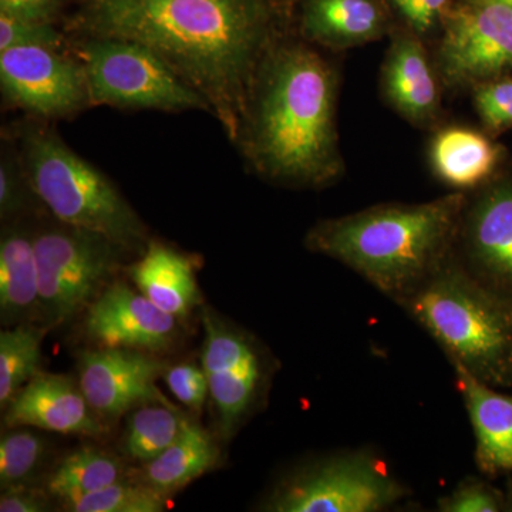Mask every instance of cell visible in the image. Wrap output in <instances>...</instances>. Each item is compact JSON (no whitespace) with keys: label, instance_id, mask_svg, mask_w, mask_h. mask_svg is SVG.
<instances>
[{"label":"cell","instance_id":"33","mask_svg":"<svg viewBox=\"0 0 512 512\" xmlns=\"http://www.w3.org/2000/svg\"><path fill=\"white\" fill-rule=\"evenodd\" d=\"M63 0H0V10L13 18L49 23Z\"/></svg>","mask_w":512,"mask_h":512},{"label":"cell","instance_id":"21","mask_svg":"<svg viewBox=\"0 0 512 512\" xmlns=\"http://www.w3.org/2000/svg\"><path fill=\"white\" fill-rule=\"evenodd\" d=\"M305 25L320 42L355 45L377 35L380 15L370 0H312Z\"/></svg>","mask_w":512,"mask_h":512},{"label":"cell","instance_id":"37","mask_svg":"<svg viewBox=\"0 0 512 512\" xmlns=\"http://www.w3.org/2000/svg\"><path fill=\"white\" fill-rule=\"evenodd\" d=\"M511 510H512V498H511Z\"/></svg>","mask_w":512,"mask_h":512},{"label":"cell","instance_id":"23","mask_svg":"<svg viewBox=\"0 0 512 512\" xmlns=\"http://www.w3.org/2000/svg\"><path fill=\"white\" fill-rule=\"evenodd\" d=\"M124 478L123 464L116 457L97 448L83 447L64 458L50 474L46 488L52 497L66 503Z\"/></svg>","mask_w":512,"mask_h":512},{"label":"cell","instance_id":"9","mask_svg":"<svg viewBox=\"0 0 512 512\" xmlns=\"http://www.w3.org/2000/svg\"><path fill=\"white\" fill-rule=\"evenodd\" d=\"M0 84L10 103L56 119L90 104L82 62L47 47H13L0 52Z\"/></svg>","mask_w":512,"mask_h":512},{"label":"cell","instance_id":"20","mask_svg":"<svg viewBox=\"0 0 512 512\" xmlns=\"http://www.w3.org/2000/svg\"><path fill=\"white\" fill-rule=\"evenodd\" d=\"M497 147L476 131L450 128L441 131L431 148L434 168L443 180L457 187H473L494 170Z\"/></svg>","mask_w":512,"mask_h":512},{"label":"cell","instance_id":"30","mask_svg":"<svg viewBox=\"0 0 512 512\" xmlns=\"http://www.w3.org/2000/svg\"><path fill=\"white\" fill-rule=\"evenodd\" d=\"M477 109L488 127L503 128L512 124V80L490 84L478 90Z\"/></svg>","mask_w":512,"mask_h":512},{"label":"cell","instance_id":"27","mask_svg":"<svg viewBox=\"0 0 512 512\" xmlns=\"http://www.w3.org/2000/svg\"><path fill=\"white\" fill-rule=\"evenodd\" d=\"M42 437L28 430H13L0 440V487H22L36 476L45 457Z\"/></svg>","mask_w":512,"mask_h":512},{"label":"cell","instance_id":"13","mask_svg":"<svg viewBox=\"0 0 512 512\" xmlns=\"http://www.w3.org/2000/svg\"><path fill=\"white\" fill-rule=\"evenodd\" d=\"M87 336L100 348L164 352L177 336V318L123 282L107 286L87 306Z\"/></svg>","mask_w":512,"mask_h":512},{"label":"cell","instance_id":"32","mask_svg":"<svg viewBox=\"0 0 512 512\" xmlns=\"http://www.w3.org/2000/svg\"><path fill=\"white\" fill-rule=\"evenodd\" d=\"M443 511L450 512H494L500 510L497 500L487 488L480 484L464 485L444 501Z\"/></svg>","mask_w":512,"mask_h":512},{"label":"cell","instance_id":"12","mask_svg":"<svg viewBox=\"0 0 512 512\" xmlns=\"http://www.w3.org/2000/svg\"><path fill=\"white\" fill-rule=\"evenodd\" d=\"M168 366L154 353L100 348L80 356L79 383L94 412L119 419L147 403H170L157 387Z\"/></svg>","mask_w":512,"mask_h":512},{"label":"cell","instance_id":"31","mask_svg":"<svg viewBox=\"0 0 512 512\" xmlns=\"http://www.w3.org/2000/svg\"><path fill=\"white\" fill-rule=\"evenodd\" d=\"M26 202L25 184L18 167L12 161H2L0 165V214L8 218L22 210Z\"/></svg>","mask_w":512,"mask_h":512},{"label":"cell","instance_id":"11","mask_svg":"<svg viewBox=\"0 0 512 512\" xmlns=\"http://www.w3.org/2000/svg\"><path fill=\"white\" fill-rule=\"evenodd\" d=\"M202 325L205 338L201 366L221 434L229 439L255 402L262 379L261 359L252 343L211 309L202 312Z\"/></svg>","mask_w":512,"mask_h":512},{"label":"cell","instance_id":"8","mask_svg":"<svg viewBox=\"0 0 512 512\" xmlns=\"http://www.w3.org/2000/svg\"><path fill=\"white\" fill-rule=\"evenodd\" d=\"M399 485L365 460L330 461L282 485L266 510L276 512H372L400 497Z\"/></svg>","mask_w":512,"mask_h":512},{"label":"cell","instance_id":"2","mask_svg":"<svg viewBox=\"0 0 512 512\" xmlns=\"http://www.w3.org/2000/svg\"><path fill=\"white\" fill-rule=\"evenodd\" d=\"M249 101L248 151L271 177L320 184L338 175L335 76L308 47L285 46L262 64Z\"/></svg>","mask_w":512,"mask_h":512},{"label":"cell","instance_id":"16","mask_svg":"<svg viewBox=\"0 0 512 512\" xmlns=\"http://www.w3.org/2000/svg\"><path fill=\"white\" fill-rule=\"evenodd\" d=\"M130 278L154 305L177 319L187 318L200 303L190 258L157 242L130 266Z\"/></svg>","mask_w":512,"mask_h":512},{"label":"cell","instance_id":"7","mask_svg":"<svg viewBox=\"0 0 512 512\" xmlns=\"http://www.w3.org/2000/svg\"><path fill=\"white\" fill-rule=\"evenodd\" d=\"M121 245L70 225L35 237L40 305L47 328L90 305L119 264Z\"/></svg>","mask_w":512,"mask_h":512},{"label":"cell","instance_id":"3","mask_svg":"<svg viewBox=\"0 0 512 512\" xmlns=\"http://www.w3.org/2000/svg\"><path fill=\"white\" fill-rule=\"evenodd\" d=\"M463 204V195H448L359 212L318 225L308 245L356 269L384 292L404 291L440 254Z\"/></svg>","mask_w":512,"mask_h":512},{"label":"cell","instance_id":"29","mask_svg":"<svg viewBox=\"0 0 512 512\" xmlns=\"http://www.w3.org/2000/svg\"><path fill=\"white\" fill-rule=\"evenodd\" d=\"M164 379L168 389L181 403L194 412H200L205 399L210 394L207 375L202 366L183 363V365L168 367Z\"/></svg>","mask_w":512,"mask_h":512},{"label":"cell","instance_id":"5","mask_svg":"<svg viewBox=\"0 0 512 512\" xmlns=\"http://www.w3.org/2000/svg\"><path fill=\"white\" fill-rule=\"evenodd\" d=\"M416 318L480 380H505L512 372V320L463 275L434 279L410 299Z\"/></svg>","mask_w":512,"mask_h":512},{"label":"cell","instance_id":"10","mask_svg":"<svg viewBox=\"0 0 512 512\" xmlns=\"http://www.w3.org/2000/svg\"><path fill=\"white\" fill-rule=\"evenodd\" d=\"M441 69L453 83L495 76L512 64V8L474 0L448 13Z\"/></svg>","mask_w":512,"mask_h":512},{"label":"cell","instance_id":"22","mask_svg":"<svg viewBox=\"0 0 512 512\" xmlns=\"http://www.w3.org/2000/svg\"><path fill=\"white\" fill-rule=\"evenodd\" d=\"M471 234L483 264L512 282V188H497L481 201Z\"/></svg>","mask_w":512,"mask_h":512},{"label":"cell","instance_id":"6","mask_svg":"<svg viewBox=\"0 0 512 512\" xmlns=\"http://www.w3.org/2000/svg\"><path fill=\"white\" fill-rule=\"evenodd\" d=\"M92 106L163 111L207 110L210 103L148 47L94 37L80 46Z\"/></svg>","mask_w":512,"mask_h":512},{"label":"cell","instance_id":"14","mask_svg":"<svg viewBox=\"0 0 512 512\" xmlns=\"http://www.w3.org/2000/svg\"><path fill=\"white\" fill-rule=\"evenodd\" d=\"M6 426L36 427L60 434L101 436L104 424L70 377L37 373L6 406Z\"/></svg>","mask_w":512,"mask_h":512},{"label":"cell","instance_id":"26","mask_svg":"<svg viewBox=\"0 0 512 512\" xmlns=\"http://www.w3.org/2000/svg\"><path fill=\"white\" fill-rule=\"evenodd\" d=\"M72 512H160L167 507V497L147 484H130L126 480L62 503Z\"/></svg>","mask_w":512,"mask_h":512},{"label":"cell","instance_id":"4","mask_svg":"<svg viewBox=\"0 0 512 512\" xmlns=\"http://www.w3.org/2000/svg\"><path fill=\"white\" fill-rule=\"evenodd\" d=\"M22 161L30 188L64 225L104 235L123 248L143 242V222L123 195L55 131L26 128Z\"/></svg>","mask_w":512,"mask_h":512},{"label":"cell","instance_id":"28","mask_svg":"<svg viewBox=\"0 0 512 512\" xmlns=\"http://www.w3.org/2000/svg\"><path fill=\"white\" fill-rule=\"evenodd\" d=\"M13 47H47L62 52L64 40L49 23L30 22L0 12V52Z\"/></svg>","mask_w":512,"mask_h":512},{"label":"cell","instance_id":"18","mask_svg":"<svg viewBox=\"0 0 512 512\" xmlns=\"http://www.w3.org/2000/svg\"><path fill=\"white\" fill-rule=\"evenodd\" d=\"M218 458L220 450L214 439L188 420L180 437L146 463L143 483L168 497L204 476L218 463Z\"/></svg>","mask_w":512,"mask_h":512},{"label":"cell","instance_id":"34","mask_svg":"<svg viewBox=\"0 0 512 512\" xmlns=\"http://www.w3.org/2000/svg\"><path fill=\"white\" fill-rule=\"evenodd\" d=\"M49 510L45 495L29 488H8L0 495V511L2 512H43Z\"/></svg>","mask_w":512,"mask_h":512},{"label":"cell","instance_id":"17","mask_svg":"<svg viewBox=\"0 0 512 512\" xmlns=\"http://www.w3.org/2000/svg\"><path fill=\"white\" fill-rule=\"evenodd\" d=\"M0 316L5 326L42 316L35 238L18 231L0 242Z\"/></svg>","mask_w":512,"mask_h":512},{"label":"cell","instance_id":"35","mask_svg":"<svg viewBox=\"0 0 512 512\" xmlns=\"http://www.w3.org/2000/svg\"><path fill=\"white\" fill-rule=\"evenodd\" d=\"M393 3L414 28L427 30L446 6L447 0H393Z\"/></svg>","mask_w":512,"mask_h":512},{"label":"cell","instance_id":"25","mask_svg":"<svg viewBox=\"0 0 512 512\" xmlns=\"http://www.w3.org/2000/svg\"><path fill=\"white\" fill-rule=\"evenodd\" d=\"M45 329L22 323L0 333V406L6 409L19 390L39 373Z\"/></svg>","mask_w":512,"mask_h":512},{"label":"cell","instance_id":"15","mask_svg":"<svg viewBox=\"0 0 512 512\" xmlns=\"http://www.w3.org/2000/svg\"><path fill=\"white\" fill-rule=\"evenodd\" d=\"M477 437V461L487 473L512 470V400L488 389L470 370L454 363Z\"/></svg>","mask_w":512,"mask_h":512},{"label":"cell","instance_id":"19","mask_svg":"<svg viewBox=\"0 0 512 512\" xmlns=\"http://www.w3.org/2000/svg\"><path fill=\"white\" fill-rule=\"evenodd\" d=\"M384 87L394 106L409 119L423 120L434 113L436 82L417 40L402 37L394 43L384 69Z\"/></svg>","mask_w":512,"mask_h":512},{"label":"cell","instance_id":"36","mask_svg":"<svg viewBox=\"0 0 512 512\" xmlns=\"http://www.w3.org/2000/svg\"><path fill=\"white\" fill-rule=\"evenodd\" d=\"M497 2L504 3V5H508L512 8V0H497Z\"/></svg>","mask_w":512,"mask_h":512},{"label":"cell","instance_id":"1","mask_svg":"<svg viewBox=\"0 0 512 512\" xmlns=\"http://www.w3.org/2000/svg\"><path fill=\"white\" fill-rule=\"evenodd\" d=\"M84 28L153 50L210 103L231 140L241 137L265 49L255 0H99Z\"/></svg>","mask_w":512,"mask_h":512},{"label":"cell","instance_id":"24","mask_svg":"<svg viewBox=\"0 0 512 512\" xmlns=\"http://www.w3.org/2000/svg\"><path fill=\"white\" fill-rule=\"evenodd\" d=\"M187 421L171 403L143 404L127 416L124 450L134 460L148 463L180 437Z\"/></svg>","mask_w":512,"mask_h":512}]
</instances>
